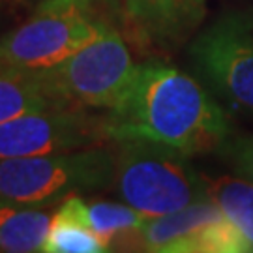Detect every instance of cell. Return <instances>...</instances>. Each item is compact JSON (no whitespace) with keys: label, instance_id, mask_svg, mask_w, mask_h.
Returning <instances> with one entry per match:
<instances>
[{"label":"cell","instance_id":"1","mask_svg":"<svg viewBox=\"0 0 253 253\" xmlns=\"http://www.w3.org/2000/svg\"><path fill=\"white\" fill-rule=\"evenodd\" d=\"M105 131L109 141L146 139L191 156L225 145L229 122L193 77L146 60L137 64L124 96L107 109Z\"/></svg>","mask_w":253,"mask_h":253},{"label":"cell","instance_id":"2","mask_svg":"<svg viewBox=\"0 0 253 253\" xmlns=\"http://www.w3.org/2000/svg\"><path fill=\"white\" fill-rule=\"evenodd\" d=\"M115 143L113 186L120 199L146 219L210 199L207 178L191 167L190 154L146 139Z\"/></svg>","mask_w":253,"mask_h":253},{"label":"cell","instance_id":"3","mask_svg":"<svg viewBox=\"0 0 253 253\" xmlns=\"http://www.w3.org/2000/svg\"><path fill=\"white\" fill-rule=\"evenodd\" d=\"M117 27L92 0H40L32 15L0 36V72L47 70Z\"/></svg>","mask_w":253,"mask_h":253},{"label":"cell","instance_id":"4","mask_svg":"<svg viewBox=\"0 0 253 253\" xmlns=\"http://www.w3.org/2000/svg\"><path fill=\"white\" fill-rule=\"evenodd\" d=\"M115 180V150L86 146L0 160V205L51 207L72 193H90Z\"/></svg>","mask_w":253,"mask_h":253},{"label":"cell","instance_id":"5","mask_svg":"<svg viewBox=\"0 0 253 253\" xmlns=\"http://www.w3.org/2000/svg\"><path fill=\"white\" fill-rule=\"evenodd\" d=\"M135 68L124 36L117 27H109L90 43L42 73L68 103L111 109L127 90Z\"/></svg>","mask_w":253,"mask_h":253},{"label":"cell","instance_id":"6","mask_svg":"<svg viewBox=\"0 0 253 253\" xmlns=\"http://www.w3.org/2000/svg\"><path fill=\"white\" fill-rule=\"evenodd\" d=\"M107 139L105 117L86 107L38 109L0 124V160L66 152Z\"/></svg>","mask_w":253,"mask_h":253},{"label":"cell","instance_id":"7","mask_svg":"<svg viewBox=\"0 0 253 253\" xmlns=\"http://www.w3.org/2000/svg\"><path fill=\"white\" fill-rule=\"evenodd\" d=\"M137 242L156 253H250L240 229L212 199L197 201L165 216L150 217Z\"/></svg>","mask_w":253,"mask_h":253},{"label":"cell","instance_id":"8","mask_svg":"<svg viewBox=\"0 0 253 253\" xmlns=\"http://www.w3.org/2000/svg\"><path fill=\"white\" fill-rule=\"evenodd\" d=\"M195 68L227 100L253 113V19H219L191 43Z\"/></svg>","mask_w":253,"mask_h":253},{"label":"cell","instance_id":"9","mask_svg":"<svg viewBox=\"0 0 253 253\" xmlns=\"http://www.w3.org/2000/svg\"><path fill=\"white\" fill-rule=\"evenodd\" d=\"M205 15L207 0H120V25L137 43L156 49L180 45Z\"/></svg>","mask_w":253,"mask_h":253},{"label":"cell","instance_id":"10","mask_svg":"<svg viewBox=\"0 0 253 253\" xmlns=\"http://www.w3.org/2000/svg\"><path fill=\"white\" fill-rule=\"evenodd\" d=\"M68 105L72 103L54 92L42 70L0 72V124L30 111Z\"/></svg>","mask_w":253,"mask_h":253},{"label":"cell","instance_id":"11","mask_svg":"<svg viewBox=\"0 0 253 253\" xmlns=\"http://www.w3.org/2000/svg\"><path fill=\"white\" fill-rule=\"evenodd\" d=\"M64 201L111 250H113V246L120 244L131 236L137 238L141 227L145 225L146 221L143 214H139L135 208H131L126 203L124 205L107 203V201L88 203L83 199L79 193H72Z\"/></svg>","mask_w":253,"mask_h":253},{"label":"cell","instance_id":"12","mask_svg":"<svg viewBox=\"0 0 253 253\" xmlns=\"http://www.w3.org/2000/svg\"><path fill=\"white\" fill-rule=\"evenodd\" d=\"M51 207L0 205V253L43 252L54 214Z\"/></svg>","mask_w":253,"mask_h":253},{"label":"cell","instance_id":"13","mask_svg":"<svg viewBox=\"0 0 253 253\" xmlns=\"http://www.w3.org/2000/svg\"><path fill=\"white\" fill-rule=\"evenodd\" d=\"M109 248L81 217L73 212V208L62 201V205L54 210L51 227L47 233L43 252L45 253H101Z\"/></svg>","mask_w":253,"mask_h":253},{"label":"cell","instance_id":"14","mask_svg":"<svg viewBox=\"0 0 253 253\" xmlns=\"http://www.w3.org/2000/svg\"><path fill=\"white\" fill-rule=\"evenodd\" d=\"M208 197L223 210L253 250V182L244 176H221L208 180Z\"/></svg>","mask_w":253,"mask_h":253},{"label":"cell","instance_id":"15","mask_svg":"<svg viewBox=\"0 0 253 253\" xmlns=\"http://www.w3.org/2000/svg\"><path fill=\"white\" fill-rule=\"evenodd\" d=\"M227 158L233 162L236 172L253 182V135L238 137L225 148Z\"/></svg>","mask_w":253,"mask_h":253},{"label":"cell","instance_id":"16","mask_svg":"<svg viewBox=\"0 0 253 253\" xmlns=\"http://www.w3.org/2000/svg\"><path fill=\"white\" fill-rule=\"evenodd\" d=\"M34 2L38 4L40 0H34ZM92 2L105 13L109 21L118 19V23H120V0H92Z\"/></svg>","mask_w":253,"mask_h":253},{"label":"cell","instance_id":"17","mask_svg":"<svg viewBox=\"0 0 253 253\" xmlns=\"http://www.w3.org/2000/svg\"><path fill=\"white\" fill-rule=\"evenodd\" d=\"M0 2H17V0H0Z\"/></svg>","mask_w":253,"mask_h":253}]
</instances>
